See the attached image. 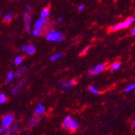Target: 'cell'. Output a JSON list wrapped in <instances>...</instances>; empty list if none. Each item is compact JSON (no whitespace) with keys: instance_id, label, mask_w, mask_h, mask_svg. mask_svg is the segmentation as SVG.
Listing matches in <instances>:
<instances>
[{"instance_id":"6da1fadb","label":"cell","mask_w":135,"mask_h":135,"mask_svg":"<svg viewBox=\"0 0 135 135\" xmlns=\"http://www.w3.org/2000/svg\"><path fill=\"white\" fill-rule=\"evenodd\" d=\"M134 21H135V17H129L122 23H119L116 24V25H113L111 28H109L108 31L109 32H117L120 29H125V28L129 27Z\"/></svg>"},{"instance_id":"7a4b0ae2","label":"cell","mask_w":135,"mask_h":135,"mask_svg":"<svg viewBox=\"0 0 135 135\" xmlns=\"http://www.w3.org/2000/svg\"><path fill=\"white\" fill-rule=\"evenodd\" d=\"M64 38V36L58 32H56L55 30H50L46 35V39L50 41H57L59 42L62 41Z\"/></svg>"},{"instance_id":"3957f363","label":"cell","mask_w":135,"mask_h":135,"mask_svg":"<svg viewBox=\"0 0 135 135\" xmlns=\"http://www.w3.org/2000/svg\"><path fill=\"white\" fill-rule=\"evenodd\" d=\"M106 68V64H100L96 66L95 67L89 70V75L91 76V75H99L100 73H101L102 71H104Z\"/></svg>"},{"instance_id":"277c9868","label":"cell","mask_w":135,"mask_h":135,"mask_svg":"<svg viewBox=\"0 0 135 135\" xmlns=\"http://www.w3.org/2000/svg\"><path fill=\"white\" fill-rule=\"evenodd\" d=\"M14 121V116L11 114H7L3 117L2 120V126L10 127Z\"/></svg>"},{"instance_id":"5b68a950","label":"cell","mask_w":135,"mask_h":135,"mask_svg":"<svg viewBox=\"0 0 135 135\" xmlns=\"http://www.w3.org/2000/svg\"><path fill=\"white\" fill-rule=\"evenodd\" d=\"M23 19H24V28H25V31L29 33L31 32V28H30V23H31V16L28 12H25L23 14Z\"/></svg>"},{"instance_id":"8992f818","label":"cell","mask_w":135,"mask_h":135,"mask_svg":"<svg viewBox=\"0 0 135 135\" xmlns=\"http://www.w3.org/2000/svg\"><path fill=\"white\" fill-rule=\"evenodd\" d=\"M50 27H51V24L50 23H45L44 25L41 27V28L40 29V31H41V36H44V35H47L48 34V32L50 31Z\"/></svg>"},{"instance_id":"52a82bcc","label":"cell","mask_w":135,"mask_h":135,"mask_svg":"<svg viewBox=\"0 0 135 135\" xmlns=\"http://www.w3.org/2000/svg\"><path fill=\"white\" fill-rule=\"evenodd\" d=\"M25 83V80H23V81H21L20 83H18L17 85H16L15 87L12 88V94L13 95H16V94H18L20 91H21V89H22V87H23V83Z\"/></svg>"},{"instance_id":"ba28073f","label":"cell","mask_w":135,"mask_h":135,"mask_svg":"<svg viewBox=\"0 0 135 135\" xmlns=\"http://www.w3.org/2000/svg\"><path fill=\"white\" fill-rule=\"evenodd\" d=\"M71 117H66L63 122H62V128L66 130H68L70 129V122H71Z\"/></svg>"},{"instance_id":"9c48e42d","label":"cell","mask_w":135,"mask_h":135,"mask_svg":"<svg viewBox=\"0 0 135 135\" xmlns=\"http://www.w3.org/2000/svg\"><path fill=\"white\" fill-rule=\"evenodd\" d=\"M47 22H48V20H46V18H41V19H40L39 20L36 21V23H35V28L40 30L41 28V27L44 25L45 23H46Z\"/></svg>"},{"instance_id":"30bf717a","label":"cell","mask_w":135,"mask_h":135,"mask_svg":"<svg viewBox=\"0 0 135 135\" xmlns=\"http://www.w3.org/2000/svg\"><path fill=\"white\" fill-rule=\"evenodd\" d=\"M38 116L39 115H36V117H32V118H31L29 120V121H28V126H29V128L33 127L35 125H36V124L38 123V121L40 120V117Z\"/></svg>"},{"instance_id":"8fae6325","label":"cell","mask_w":135,"mask_h":135,"mask_svg":"<svg viewBox=\"0 0 135 135\" xmlns=\"http://www.w3.org/2000/svg\"><path fill=\"white\" fill-rule=\"evenodd\" d=\"M79 128V125H78V122L74 120H71V122H70V129L71 130V132H75Z\"/></svg>"},{"instance_id":"7c38bea8","label":"cell","mask_w":135,"mask_h":135,"mask_svg":"<svg viewBox=\"0 0 135 135\" xmlns=\"http://www.w3.org/2000/svg\"><path fill=\"white\" fill-rule=\"evenodd\" d=\"M76 82L75 80H71L69 82H66V83H61V87L63 88H70L73 84H75Z\"/></svg>"},{"instance_id":"4fadbf2b","label":"cell","mask_w":135,"mask_h":135,"mask_svg":"<svg viewBox=\"0 0 135 135\" xmlns=\"http://www.w3.org/2000/svg\"><path fill=\"white\" fill-rule=\"evenodd\" d=\"M45 113V108L41 105V104H39L38 107L36 108L35 110V114L36 115H41Z\"/></svg>"},{"instance_id":"5bb4252c","label":"cell","mask_w":135,"mask_h":135,"mask_svg":"<svg viewBox=\"0 0 135 135\" xmlns=\"http://www.w3.org/2000/svg\"><path fill=\"white\" fill-rule=\"evenodd\" d=\"M49 15H50V7H46L41 11V18H46V17H48Z\"/></svg>"},{"instance_id":"9a60e30c","label":"cell","mask_w":135,"mask_h":135,"mask_svg":"<svg viewBox=\"0 0 135 135\" xmlns=\"http://www.w3.org/2000/svg\"><path fill=\"white\" fill-rule=\"evenodd\" d=\"M120 67V62H115L114 63H113L111 66H109V70H112V71H115L117 70H118Z\"/></svg>"},{"instance_id":"2e32d148","label":"cell","mask_w":135,"mask_h":135,"mask_svg":"<svg viewBox=\"0 0 135 135\" xmlns=\"http://www.w3.org/2000/svg\"><path fill=\"white\" fill-rule=\"evenodd\" d=\"M11 133V129L9 127H4V126H2V128L0 129V133H1V134L7 135V134H10Z\"/></svg>"},{"instance_id":"e0dca14e","label":"cell","mask_w":135,"mask_h":135,"mask_svg":"<svg viewBox=\"0 0 135 135\" xmlns=\"http://www.w3.org/2000/svg\"><path fill=\"white\" fill-rule=\"evenodd\" d=\"M26 52H27L28 54H30V55L35 54V52H36V48H35V46H34V45H28V49H27V50H26Z\"/></svg>"},{"instance_id":"ac0fdd59","label":"cell","mask_w":135,"mask_h":135,"mask_svg":"<svg viewBox=\"0 0 135 135\" xmlns=\"http://www.w3.org/2000/svg\"><path fill=\"white\" fill-rule=\"evenodd\" d=\"M25 70H26V67L25 66H23V67L20 68L16 71V73L15 74V77H20L21 75H23V73H24V71H25Z\"/></svg>"},{"instance_id":"d6986e66","label":"cell","mask_w":135,"mask_h":135,"mask_svg":"<svg viewBox=\"0 0 135 135\" xmlns=\"http://www.w3.org/2000/svg\"><path fill=\"white\" fill-rule=\"evenodd\" d=\"M12 18H13V13H8V14L6 15L5 17H4V22L9 23L10 21H11Z\"/></svg>"},{"instance_id":"ffe728a7","label":"cell","mask_w":135,"mask_h":135,"mask_svg":"<svg viewBox=\"0 0 135 135\" xmlns=\"http://www.w3.org/2000/svg\"><path fill=\"white\" fill-rule=\"evenodd\" d=\"M14 77H15V75H14V73L12 72V71H10L9 73H8V75H7V83H11V81H12V79H14Z\"/></svg>"},{"instance_id":"44dd1931","label":"cell","mask_w":135,"mask_h":135,"mask_svg":"<svg viewBox=\"0 0 135 135\" xmlns=\"http://www.w3.org/2000/svg\"><path fill=\"white\" fill-rule=\"evenodd\" d=\"M7 96H6L3 93H1V94H0V104H4L5 102H7Z\"/></svg>"},{"instance_id":"7402d4cb","label":"cell","mask_w":135,"mask_h":135,"mask_svg":"<svg viewBox=\"0 0 135 135\" xmlns=\"http://www.w3.org/2000/svg\"><path fill=\"white\" fill-rule=\"evenodd\" d=\"M62 56H63V54H61V53L57 54H54V56H52V57H51L50 61H52V62H54V61L57 60V59H59L60 57H62Z\"/></svg>"},{"instance_id":"603a6c76","label":"cell","mask_w":135,"mask_h":135,"mask_svg":"<svg viewBox=\"0 0 135 135\" xmlns=\"http://www.w3.org/2000/svg\"><path fill=\"white\" fill-rule=\"evenodd\" d=\"M89 91H91V92H92V93H94V94H100L101 92L99 91V90H97L96 88H95L94 87H93V86H89Z\"/></svg>"},{"instance_id":"cb8c5ba5","label":"cell","mask_w":135,"mask_h":135,"mask_svg":"<svg viewBox=\"0 0 135 135\" xmlns=\"http://www.w3.org/2000/svg\"><path fill=\"white\" fill-rule=\"evenodd\" d=\"M23 57H20V56H19V57H17L16 59H15V64L16 65V66H19V65H20L21 63H22V62H23Z\"/></svg>"},{"instance_id":"d4e9b609","label":"cell","mask_w":135,"mask_h":135,"mask_svg":"<svg viewBox=\"0 0 135 135\" xmlns=\"http://www.w3.org/2000/svg\"><path fill=\"white\" fill-rule=\"evenodd\" d=\"M134 88H135V84H132V85L129 86L128 88H126L124 90V91H125V92H129V91H131L132 90H133Z\"/></svg>"},{"instance_id":"484cf974","label":"cell","mask_w":135,"mask_h":135,"mask_svg":"<svg viewBox=\"0 0 135 135\" xmlns=\"http://www.w3.org/2000/svg\"><path fill=\"white\" fill-rule=\"evenodd\" d=\"M89 46H87L85 49H83V50L81 51V53H80V56H83V55H85L86 54H87V52L88 51V50H89Z\"/></svg>"},{"instance_id":"4316f807","label":"cell","mask_w":135,"mask_h":135,"mask_svg":"<svg viewBox=\"0 0 135 135\" xmlns=\"http://www.w3.org/2000/svg\"><path fill=\"white\" fill-rule=\"evenodd\" d=\"M32 34H33V36H39V35H41V31H40L39 29L35 28V29H34V31L32 32Z\"/></svg>"},{"instance_id":"83f0119b","label":"cell","mask_w":135,"mask_h":135,"mask_svg":"<svg viewBox=\"0 0 135 135\" xmlns=\"http://www.w3.org/2000/svg\"><path fill=\"white\" fill-rule=\"evenodd\" d=\"M11 131H13V132H11L12 133H17L18 129H17V126H16V125L14 126V127H13V129H11Z\"/></svg>"},{"instance_id":"f1b7e54d","label":"cell","mask_w":135,"mask_h":135,"mask_svg":"<svg viewBox=\"0 0 135 135\" xmlns=\"http://www.w3.org/2000/svg\"><path fill=\"white\" fill-rule=\"evenodd\" d=\"M63 20V17H62V16H61V17H59L58 19H57V20L56 21V24H59L61 22H62V20Z\"/></svg>"},{"instance_id":"f546056e","label":"cell","mask_w":135,"mask_h":135,"mask_svg":"<svg viewBox=\"0 0 135 135\" xmlns=\"http://www.w3.org/2000/svg\"><path fill=\"white\" fill-rule=\"evenodd\" d=\"M28 45H24V46L22 48V51H26V50H27V49H28Z\"/></svg>"},{"instance_id":"4dcf8cb0","label":"cell","mask_w":135,"mask_h":135,"mask_svg":"<svg viewBox=\"0 0 135 135\" xmlns=\"http://www.w3.org/2000/svg\"><path fill=\"white\" fill-rule=\"evenodd\" d=\"M84 8V6L83 5H79V11H83Z\"/></svg>"},{"instance_id":"1f68e13d","label":"cell","mask_w":135,"mask_h":135,"mask_svg":"<svg viewBox=\"0 0 135 135\" xmlns=\"http://www.w3.org/2000/svg\"><path fill=\"white\" fill-rule=\"evenodd\" d=\"M131 35H135V28L131 29Z\"/></svg>"},{"instance_id":"d6a6232c","label":"cell","mask_w":135,"mask_h":135,"mask_svg":"<svg viewBox=\"0 0 135 135\" xmlns=\"http://www.w3.org/2000/svg\"><path fill=\"white\" fill-rule=\"evenodd\" d=\"M26 7H27V9L28 10V11H32V7H31V6L27 5V6H26Z\"/></svg>"},{"instance_id":"836d02e7","label":"cell","mask_w":135,"mask_h":135,"mask_svg":"<svg viewBox=\"0 0 135 135\" xmlns=\"http://www.w3.org/2000/svg\"><path fill=\"white\" fill-rule=\"evenodd\" d=\"M132 126H135V118H134V120L132 121Z\"/></svg>"}]
</instances>
